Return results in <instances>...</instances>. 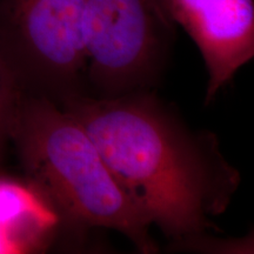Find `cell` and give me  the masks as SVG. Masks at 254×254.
<instances>
[{
	"label": "cell",
	"mask_w": 254,
	"mask_h": 254,
	"mask_svg": "<svg viewBox=\"0 0 254 254\" xmlns=\"http://www.w3.org/2000/svg\"><path fill=\"white\" fill-rule=\"evenodd\" d=\"M57 224L55 214L30 186L0 180V231L12 252L40 244Z\"/></svg>",
	"instance_id": "8992f818"
},
{
	"label": "cell",
	"mask_w": 254,
	"mask_h": 254,
	"mask_svg": "<svg viewBox=\"0 0 254 254\" xmlns=\"http://www.w3.org/2000/svg\"><path fill=\"white\" fill-rule=\"evenodd\" d=\"M97 146L111 173L171 241L213 230L241 177L212 132L193 131L150 90L78 94L59 104Z\"/></svg>",
	"instance_id": "6da1fadb"
},
{
	"label": "cell",
	"mask_w": 254,
	"mask_h": 254,
	"mask_svg": "<svg viewBox=\"0 0 254 254\" xmlns=\"http://www.w3.org/2000/svg\"><path fill=\"white\" fill-rule=\"evenodd\" d=\"M0 57L25 93L85 94L84 0H0Z\"/></svg>",
	"instance_id": "3957f363"
},
{
	"label": "cell",
	"mask_w": 254,
	"mask_h": 254,
	"mask_svg": "<svg viewBox=\"0 0 254 254\" xmlns=\"http://www.w3.org/2000/svg\"><path fill=\"white\" fill-rule=\"evenodd\" d=\"M176 26L159 0H84L86 81L95 97L154 87L172 49Z\"/></svg>",
	"instance_id": "277c9868"
},
{
	"label": "cell",
	"mask_w": 254,
	"mask_h": 254,
	"mask_svg": "<svg viewBox=\"0 0 254 254\" xmlns=\"http://www.w3.org/2000/svg\"><path fill=\"white\" fill-rule=\"evenodd\" d=\"M9 142L28 186L59 224L119 232L140 252H157L150 220L117 182L84 127L58 104L21 92Z\"/></svg>",
	"instance_id": "7a4b0ae2"
},
{
	"label": "cell",
	"mask_w": 254,
	"mask_h": 254,
	"mask_svg": "<svg viewBox=\"0 0 254 254\" xmlns=\"http://www.w3.org/2000/svg\"><path fill=\"white\" fill-rule=\"evenodd\" d=\"M194 41L207 68L205 105L254 57V0H159Z\"/></svg>",
	"instance_id": "5b68a950"
},
{
	"label": "cell",
	"mask_w": 254,
	"mask_h": 254,
	"mask_svg": "<svg viewBox=\"0 0 254 254\" xmlns=\"http://www.w3.org/2000/svg\"><path fill=\"white\" fill-rule=\"evenodd\" d=\"M21 92L0 57V160L9 142V128Z\"/></svg>",
	"instance_id": "52a82bcc"
}]
</instances>
